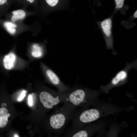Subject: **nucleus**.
Wrapping results in <instances>:
<instances>
[{"instance_id":"1","label":"nucleus","mask_w":137,"mask_h":137,"mask_svg":"<svg viewBox=\"0 0 137 137\" xmlns=\"http://www.w3.org/2000/svg\"><path fill=\"white\" fill-rule=\"evenodd\" d=\"M76 110L77 108L66 101L62 106L55 108L47 121L48 129L54 136L61 135Z\"/></svg>"},{"instance_id":"2","label":"nucleus","mask_w":137,"mask_h":137,"mask_svg":"<svg viewBox=\"0 0 137 137\" xmlns=\"http://www.w3.org/2000/svg\"><path fill=\"white\" fill-rule=\"evenodd\" d=\"M97 93L96 91L76 85L65 94L66 101L77 108H88L94 104Z\"/></svg>"},{"instance_id":"3","label":"nucleus","mask_w":137,"mask_h":137,"mask_svg":"<svg viewBox=\"0 0 137 137\" xmlns=\"http://www.w3.org/2000/svg\"><path fill=\"white\" fill-rule=\"evenodd\" d=\"M101 113L99 110L95 108H81L77 110L71 119L72 127H80L94 122L101 116Z\"/></svg>"},{"instance_id":"4","label":"nucleus","mask_w":137,"mask_h":137,"mask_svg":"<svg viewBox=\"0 0 137 137\" xmlns=\"http://www.w3.org/2000/svg\"><path fill=\"white\" fill-rule=\"evenodd\" d=\"M136 59L132 62H127L124 68L115 75L108 84L102 87V89L105 91H108L113 87L124 84L127 80L129 71L132 68L136 69Z\"/></svg>"},{"instance_id":"5","label":"nucleus","mask_w":137,"mask_h":137,"mask_svg":"<svg viewBox=\"0 0 137 137\" xmlns=\"http://www.w3.org/2000/svg\"><path fill=\"white\" fill-rule=\"evenodd\" d=\"M97 24L103 34L106 45V48L107 49H112L114 54L113 39L112 33V17H109L101 21H98Z\"/></svg>"},{"instance_id":"6","label":"nucleus","mask_w":137,"mask_h":137,"mask_svg":"<svg viewBox=\"0 0 137 137\" xmlns=\"http://www.w3.org/2000/svg\"><path fill=\"white\" fill-rule=\"evenodd\" d=\"M45 75L49 82L56 87L59 92L66 94L69 92L71 88L64 84L57 75L52 70L43 66Z\"/></svg>"},{"instance_id":"7","label":"nucleus","mask_w":137,"mask_h":137,"mask_svg":"<svg viewBox=\"0 0 137 137\" xmlns=\"http://www.w3.org/2000/svg\"><path fill=\"white\" fill-rule=\"evenodd\" d=\"M94 131L93 126L80 127L72 126L64 135V137H87L91 136Z\"/></svg>"},{"instance_id":"8","label":"nucleus","mask_w":137,"mask_h":137,"mask_svg":"<svg viewBox=\"0 0 137 137\" xmlns=\"http://www.w3.org/2000/svg\"><path fill=\"white\" fill-rule=\"evenodd\" d=\"M2 25L6 31L12 35L32 29L31 26L22 22L14 23L7 20L3 21Z\"/></svg>"},{"instance_id":"9","label":"nucleus","mask_w":137,"mask_h":137,"mask_svg":"<svg viewBox=\"0 0 137 137\" xmlns=\"http://www.w3.org/2000/svg\"><path fill=\"white\" fill-rule=\"evenodd\" d=\"M26 8L23 7L21 9L11 11L8 14L7 20L14 23L22 22L26 17L33 13L27 10Z\"/></svg>"},{"instance_id":"10","label":"nucleus","mask_w":137,"mask_h":137,"mask_svg":"<svg viewBox=\"0 0 137 137\" xmlns=\"http://www.w3.org/2000/svg\"><path fill=\"white\" fill-rule=\"evenodd\" d=\"M16 60V55L13 53L11 52L5 56L3 60L5 68L8 70L12 69L14 66Z\"/></svg>"},{"instance_id":"11","label":"nucleus","mask_w":137,"mask_h":137,"mask_svg":"<svg viewBox=\"0 0 137 137\" xmlns=\"http://www.w3.org/2000/svg\"><path fill=\"white\" fill-rule=\"evenodd\" d=\"M31 55L36 58H40L43 56L44 50L42 47L38 43H34L31 46Z\"/></svg>"},{"instance_id":"12","label":"nucleus","mask_w":137,"mask_h":137,"mask_svg":"<svg viewBox=\"0 0 137 137\" xmlns=\"http://www.w3.org/2000/svg\"><path fill=\"white\" fill-rule=\"evenodd\" d=\"M16 0H0V16L6 13L10 6Z\"/></svg>"},{"instance_id":"13","label":"nucleus","mask_w":137,"mask_h":137,"mask_svg":"<svg viewBox=\"0 0 137 137\" xmlns=\"http://www.w3.org/2000/svg\"><path fill=\"white\" fill-rule=\"evenodd\" d=\"M115 3V11H119L123 14H125L126 11L129 7L124 4L125 0H114Z\"/></svg>"},{"instance_id":"14","label":"nucleus","mask_w":137,"mask_h":137,"mask_svg":"<svg viewBox=\"0 0 137 137\" xmlns=\"http://www.w3.org/2000/svg\"><path fill=\"white\" fill-rule=\"evenodd\" d=\"M16 3L20 4L23 7L27 8L29 6L36 7L38 3V0H16Z\"/></svg>"},{"instance_id":"15","label":"nucleus","mask_w":137,"mask_h":137,"mask_svg":"<svg viewBox=\"0 0 137 137\" xmlns=\"http://www.w3.org/2000/svg\"><path fill=\"white\" fill-rule=\"evenodd\" d=\"M60 0H40L42 4L51 7H53L57 6L59 4Z\"/></svg>"},{"instance_id":"16","label":"nucleus","mask_w":137,"mask_h":137,"mask_svg":"<svg viewBox=\"0 0 137 137\" xmlns=\"http://www.w3.org/2000/svg\"><path fill=\"white\" fill-rule=\"evenodd\" d=\"M0 108V117L6 116L8 113V109L6 108V107H4L1 106Z\"/></svg>"},{"instance_id":"17","label":"nucleus","mask_w":137,"mask_h":137,"mask_svg":"<svg viewBox=\"0 0 137 137\" xmlns=\"http://www.w3.org/2000/svg\"><path fill=\"white\" fill-rule=\"evenodd\" d=\"M26 92V91L24 90H23L22 91L20 96L18 99V101H20L23 99L25 96Z\"/></svg>"},{"instance_id":"18","label":"nucleus","mask_w":137,"mask_h":137,"mask_svg":"<svg viewBox=\"0 0 137 137\" xmlns=\"http://www.w3.org/2000/svg\"><path fill=\"white\" fill-rule=\"evenodd\" d=\"M28 103L29 106H32L33 105L32 97L31 95H29L28 98Z\"/></svg>"},{"instance_id":"19","label":"nucleus","mask_w":137,"mask_h":137,"mask_svg":"<svg viewBox=\"0 0 137 137\" xmlns=\"http://www.w3.org/2000/svg\"><path fill=\"white\" fill-rule=\"evenodd\" d=\"M14 136V137H19V136L17 134H15Z\"/></svg>"},{"instance_id":"20","label":"nucleus","mask_w":137,"mask_h":137,"mask_svg":"<svg viewBox=\"0 0 137 137\" xmlns=\"http://www.w3.org/2000/svg\"><path fill=\"white\" fill-rule=\"evenodd\" d=\"M95 0L97 1H98V0Z\"/></svg>"}]
</instances>
